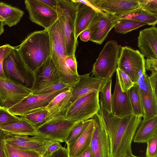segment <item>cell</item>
<instances>
[{
	"instance_id": "6da1fadb",
	"label": "cell",
	"mask_w": 157,
	"mask_h": 157,
	"mask_svg": "<svg viewBox=\"0 0 157 157\" xmlns=\"http://www.w3.org/2000/svg\"><path fill=\"white\" fill-rule=\"evenodd\" d=\"M97 114L100 117L109 138L110 157H123L133 155L131 144L142 117L133 114L120 117L104 109L100 105Z\"/></svg>"
},
{
	"instance_id": "7a4b0ae2",
	"label": "cell",
	"mask_w": 157,
	"mask_h": 157,
	"mask_svg": "<svg viewBox=\"0 0 157 157\" xmlns=\"http://www.w3.org/2000/svg\"><path fill=\"white\" fill-rule=\"evenodd\" d=\"M21 57L34 74L50 56L51 46L47 30L35 31L29 34L16 46Z\"/></svg>"
},
{
	"instance_id": "3957f363",
	"label": "cell",
	"mask_w": 157,
	"mask_h": 157,
	"mask_svg": "<svg viewBox=\"0 0 157 157\" xmlns=\"http://www.w3.org/2000/svg\"><path fill=\"white\" fill-rule=\"evenodd\" d=\"M47 30L50 37V56L57 70L60 81L73 87L78 81L79 75L71 72L66 65L65 58L67 54L65 41L58 20Z\"/></svg>"
},
{
	"instance_id": "277c9868",
	"label": "cell",
	"mask_w": 157,
	"mask_h": 157,
	"mask_svg": "<svg viewBox=\"0 0 157 157\" xmlns=\"http://www.w3.org/2000/svg\"><path fill=\"white\" fill-rule=\"evenodd\" d=\"M77 5L73 0H57L56 11L65 41L67 56L75 54L78 44L75 33Z\"/></svg>"
},
{
	"instance_id": "5b68a950",
	"label": "cell",
	"mask_w": 157,
	"mask_h": 157,
	"mask_svg": "<svg viewBox=\"0 0 157 157\" xmlns=\"http://www.w3.org/2000/svg\"><path fill=\"white\" fill-rule=\"evenodd\" d=\"M121 46L115 40L107 41L93 66L91 76L105 81L116 71Z\"/></svg>"
},
{
	"instance_id": "8992f818",
	"label": "cell",
	"mask_w": 157,
	"mask_h": 157,
	"mask_svg": "<svg viewBox=\"0 0 157 157\" xmlns=\"http://www.w3.org/2000/svg\"><path fill=\"white\" fill-rule=\"evenodd\" d=\"M99 93L98 91H94L75 100L68 107L64 117L77 122L91 118L99 110Z\"/></svg>"
},
{
	"instance_id": "52a82bcc",
	"label": "cell",
	"mask_w": 157,
	"mask_h": 157,
	"mask_svg": "<svg viewBox=\"0 0 157 157\" xmlns=\"http://www.w3.org/2000/svg\"><path fill=\"white\" fill-rule=\"evenodd\" d=\"M66 119L64 115L49 119L36 129V138L48 140L65 142L70 131L79 122Z\"/></svg>"
},
{
	"instance_id": "ba28073f",
	"label": "cell",
	"mask_w": 157,
	"mask_h": 157,
	"mask_svg": "<svg viewBox=\"0 0 157 157\" xmlns=\"http://www.w3.org/2000/svg\"><path fill=\"white\" fill-rule=\"evenodd\" d=\"M3 67L4 73L7 78L15 80L21 84H25L26 86L31 84L32 86L34 80V74L23 61L16 46H14L5 58Z\"/></svg>"
},
{
	"instance_id": "9c48e42d",
	"label": "cell",
	"mask_w": 157,
	"mask_h": 157,
	"mask_svg": "<svg viewBox=\"0 0 157 157\" xmlns=\"http://www.w3.org/2000/svg\"><path fill=\"white\" fill-rule=\"evenodd\" d=\"M145 59L140 52L128 46L121 47L117 67L125 72L135 84L139 73L146 70Z\"/></svg>"
},
{
	"instance_id": "30bf717a",
	"label": "cell",
	"mask_w": 157,
	"mask_h": 157,
	"mask_svg": "<svg viewBox=\"0 0 157 157\" xmlns=\"http://www.w3.org/2000/svg\"><path fill=\"white\" fill-rule=\"evenodd\" d=\"M32 93L30 88L7 77H0L1 106L7 109L19 103Z\"/></svg>"
},
{
	"instance_id": "8fae6325",
	"label": "cell",
	"mask_w": 157,
	"mask_h": 157,
	"mask_svg": "<svg viewBox=\"0 0 157 157\" xmlns=\"http://www.w3.org/2000/svg\"><path fill=\"white\" fill-rule=\"evenodd\" d=\"M123 16L102 11L98 12L87 29L90 33V40L98 44H102L109 32Z\"/></svg>"
},
{
	"instance_id": "7c38bea8",
	"label": "cell",
	"mask_w": 157,
	"mask_h": 157,
	"mask_svg": "<svg viewBox=\"0 0 157 157\" xmlns=\"http://www.w3.org/2000/svg\"><path fill=\"white\" fill-rule=\"evenodd\" d=\"M25 9L30 20L47 30L58 20L56 11L39 0H25Z\"/></svg>"
},
{
	"instance_id": "4fadbf2b",
	"label": "cell",
	"mask_w": 157,
	"mask_h": 157,
	"mask_svg": "<svg viewBox=\"0 0 157 157\" xmlns=\"http://www.w3.org/2000/svg\"><path fill=\"white\" fill-rule=\"evenodd\" d=\"M67 88L44 94H35L32 93L8 110L16 116H21L28 114L37 109L46 107L56 96Z\"/></svg>"
},
{
	"instance_id": "5bb4252c",
	"label": "cell",
	"mask_w": 157,
	"mask_h": 157,
	"mask_svg": "<svg viewBox=\"0 0 157 157\" xmlns=\"http://www.w3.org/2000/svg\"><path fill=\"white\" fill-rule=\"evenodd\" d=\"M91 119L94 127L90 147L93 157H110L109 138L100 117L97 113Z\"/></svg>"
},
{
	"instance_id": "9a60e30c",
	"label": "cell",
	"mask_w": 157,
	"mask_h": 157,
	"mask_svg": "<svg viewBox=\"0 0 157 157\" xmlns=\"http://www.w3.org/2000/svg\"><path fill=\"white\" fill-rule=\"evenodd\" d=\"M6 143L10 146L23 150L37 152L43 156L49 146L56 141L39 139L25 135H7Z\"/></svg>"
},
{
	"instance_id": "2e32d148",
	"label": "cell",
	"mask_w": 157,
	"mask_h": 157,
	"mask_svg": "<svg viewBox=\"0 0 157 157\" xmlns=\"http://www.w3.org/2000/svg\"><path fill=\"white\" fill-rule=\"evenodd\" d=\"M88 1L93 6L104 12L123 16L139 8V0Z\"/></svg>"
},
{
	"instance_id": "e0dca14e",
	"label": "cell",
	"mask_w": 157,
	"mask_h": 157,
	"mask_svg": "<svg viewBox=\"0 0 157 157\" xmlns=\"http://www.w3.org/2000/svg\"><path fill=\"white\" fill-rule=\"evenodd\" d=\"M61 81L57 70L50 56L34 73L32 92L53 83Z\"/></svg>"
},
{
	"instance_id": "ac0fdd59",
	"label": "cell",
	"mask_w": 157,
	"mask_h": 157,
	"mask_svg": "<svg viewBox=\"0 0 157 157\" xmlns=\"http://www.w3.org/2000/svg\"><path fill=\"white\" fill-rule=\"evenodd\" d=\"M90 73L79 75L78 81L72 87L70 105L79 98L94 91L99 92L106 81L103 79L90 76Z\"/></svg>"
},
{
	"instance_id": "d6986e66",
	"label": "cell",
	"mask_w": 157,
	"mask_h": 157,
	"mask_svg": "<svg viewBox=\"0 0 157 157\" xmlns=\"http://www.w3.org/2000/svg\"><path fill=\"white\" fill-rule=\"evenodd\" d=\"M76 7L75 20V37L77 38L80 34L87 29L91 22L98 12L101 11L93 6L88 0H80Z\"/></svg>"
},
{
	"instance_id": "ffe728a7",
	"label": "cell",
	"mask_w": 157,
	"mask_h": 157,
	"mask_svg": "<svg viewBox=\"0 0 157 157\" xmlns=\"http://www.w3.org/2000/svg\"><path fill=\"white\" fill-rule=\"evenodd\" d=\"M138 46L144 57L157 59V28L155 26H152L140 32Z\"/></svg>"
},
{
	"instance_id": "44dd1931",
	"label": "cell",
	"mask_w": 157,
	"mask_h": 157,
	"mask_svg": "<svg viewBox=\"0 0 157 157\" xmlns=\"http://www.w3.org/2000/svg\"><path fill=\"white\" fill-rule=\"evenodd\" d=\"M111 104L112 113L117 117H122L132 114L128 93L122 91L117 74L114 90L112 95Z\"/></svg>"
},
{
	"instance_id": "7402d4cb",
	"label": "cell",
	"mask_w": 157,
	"mask_h": 157,
	"mask_svg": "<svg viewBox=\"0 0 157 157\" xmlns=\"http://www.w3.org/2000/svg\"><path fill=\"white\" fill-rule=\"evenodd\" d=\"M91 120L83 132L73 142L67 144L69 157H78L90 147L94 130L93 120Z\"/></svg>"
},
{
	"instance_id": "603a6c76",
	"label": "cell",
	"mask_w": 157,
	"mask_h": 157,
	"mask_svg": "<svg viewBox=\"0 0 157 157\" xmlns=\"http://www.w3.org/2000/svg\"><path fill=\"white\" fill-rule=\"evenodd\" d=\"M72 87H69L56 96L46 108L50 115L49 119L54 117L64 115L70 105L72 96Z\"/></svg>"
},
{
	"instance_id": "cb8c5ba5",
	"label": "cell",
	"mask_w": 157,
	"mask_h": 157,
	"mask_svg": "<svg viewBox=\"0 0 157 157\" xmlns=\"http://www.w3.org/2000/svg\"><path fill=\"white\" fill-rule=\"evenodd\" d=\"M157 134V116L141 121L133 139L134 142L146 143Z\"/></svg>"
},
{
	"instance_id": "d4e9b609",
	"label": "cell",
	"mask_w": 157,
	"mask_h": 157,
	"mask_svg": "<svg viewBox=\"0 0 157 157\" xmlns=\"http://www.w3.org/2000/svg\"><path fill=\"white\" fill-rule=\"evenodd\" d=\"M19 121L6 125L0 126V129L7 135L33 136L36 127L26 120L21 117Z\"/></svg>"
},
{
	"instance_id": "484cf974",
	"label": "cell",
	"mask_w": 157,
	"mask_h": 157,
	"mask_svg": "<svg viewBox=\"0 0 157 157\" xmlns=\"http://www.w3.org/2000/svg\"><path fill=\"white\" fill-rule=\"evenodd\" d=\"M24 14V12L17 7L0 2V16L4 20V25L11 27L16 25L20 22Z\"/></svg>"
},
{
	"instance_id": "4316f807",
	"label": "cell",
	"mask_w": 157,
	"mask_h": 157,
	"mask_svg": "<svg viewBox=\"0 0 157 157\" xmlns=\"http://www.w3.org/2000/svg\"><path fill=\"white\" fill-rule=\"evenodd\" d=\"M134 115L143 117L144 112L140 91L138 85L135 84L127 92Z\"/></svg>"
},
{
	"instance_id": "83f0119b",
	"label": "cell",
	"mask_w": 157,
	"mask_h": 157,
	"mask_svg": "<svg viewBox=\"0 0 157 157\" xmlns=\"http://www.w3.org/2000/svg\"><path fill=\"white\" fill-rule=\"evenodd\" d=\"M121 18L132 19L155 26L157 23V15L155 14L139 8Z\"/></svg>"
},
{
	"instance_id": "f1b7e54d",
	"label": "cell",
	"mask_w": 157,
	"mask_h": 157,
	"mask_svg": "<svg viewBox=\"0 0 157 157\" xmlns=\"http://www.w3.org/2000/svg\"><path fill=\"white\" fill-rule=\"evenodd\" d=\"M49 115V111L45 107L37 109L20 117L28 121L36 129L48 120Z\"/></svg>"
},
{
	"instance_id": "f546056e",
	"label": "cell",
	"mask_w": 157,
	"mask_h": 157,
	"mask_svg": "<svg viewBox=\"0 0 157 157\" xmlns=\"http://www.w3.org/2000/svg\"><path fill=\"white\" fill-rule=\"evenodd\" d=\"M140 93L144 112L143 119H147L157 116V101L153 96Z\"/></svg>"
},
{
	"instance_id": "4dcf8cb0",
	"label": "cell",
	"mask_w": 157,
	"mask_h": 157,
	"mask_svg": "<svg viewBox=\"0 0 157 157\" xmlns=\"http://www.w3.org/2000/svg\"><path fill=\"white\" fill-rule=\"evenodd\" d=\"M147 25L146 23L132 19L121 18L114 28L116 32L125 34Z\"/></svg>"
},
{
	"instance_id": "1f68e13d",
	"label": "cell",
	"mask_w": 157,
	"mask_h": 157,
	"mask_svg": "<svg viewBox=\"0 0 157 157\" xmlns=\"http://www.w3.org/2000/svg\"><path fill=\"white\" fill-rule=\"evenodd\" d=\"M112 78L107 80L100 92L99 104L105 110L112 113L111 86Z\"/></svg>"
},
{
	"instance_id": "d6a6232c",
	"label": "cell",
	"mask_w": 157,
	"mask_h": 157,
	"mask_svg": "<svg viewBox=\"0 0 157 157\" xmlns=\"http://www.w3.org/2000/svg\"><path fill=\"white\" fill-rule=\"evenodd\" d=\"M4 149L6 157H42L38 153L19 149L8 144L4 141Z\"/></svg>"
},
{
	"instance_id": "836d02e7",
	"label": "cell",
	"mask_w": 157,
	"mask_h": 157,
	"mask_svg": "<svg viewBox=\"0 0 157 157\" xmlns=\"http://www.w3.org/2000/svg\"><path fill=\"white\" fill-rule=\"evenodd\" d=\"M91 119L79 122L70 131L65 140L67 144L77 139L89 125Z\"/></svg>"
},
{
	"instance_id": "e575fe53",
	"label": "cell",
	"mask_w": 157,
	"mask_h": 157,
	"mask_svg": "<svg viewBox=\"0 0 157 157\" xmlns=\"http://www.w3.org/2000/svg\"><path fill=\"white\" fill-rule=\"evenodd\" d=\"M70 87L71 86L60 81L49 85L37 91L32 93L35 94H44L51 93Z\"/></svg>"
},
{
	"instance_id": "d590c367",
	"label": "cell",
	"mask_w": 157,
	"mask_h": 157,
	"mask_svg": "<svg viewBox=\"0 0 157 157\" xmlns=\"http://www.w3.org/2000/svg\"><path fill=\"white\" fill-rule=\"evenodd\" d=\"M116 72L122 91L124 92H127L135 83L126 74L118 67L116 69Z\"/></svg>"
},
{
	"instance_id": "8d00e7d4",
	"label": "cell",
	"mask_w": 157,
	"mask_h": 157,
	"mask_svg": "<svg viewBox=\"0 0 157 157\" xmlns=\"http://www.w3.org/2000/svg\"><path fill=\"white\" fill-rule=\"evenodd\" d=\"M21 118L11 113L8 109L0 106V126L10 124L19 121Z\"/></svg>"
},
{
	"instance_id": "74e56055",
	"label": "cell",
	"mask_w": 157,
	"mask_h": 157,
	"mask_svg": "<svg viewBox=\"0 0 157 157\" xmlns=\"http://www.w3.org/2000/svg\"><path fill=\"white\" fill-rule=\"evenodd\" d=\"M148 76L146 74V70L141 71L139 73V78L136 84L138 85L141 93L153 95L150 86Z\"/></svg>"
},
{
	"instance_id": "f35d334b",
	"label": "cell",
	"mask_w": 157,
	"mask_h": 157,
	"mask_svg": "<svg viewBox=\"0 0 157 157\" xmlns=\"http://www.w3.org/2000/svg\"><path fill=\"white\" fill-rule=\"evenodd\" d=\"M13 47L14 46L9 44H6L0 46V77H6L3 71V64L5 58Z\"/></svg>"
},
{
	"instance_id": "ab89813d",
	"label": "cell",
	"mask_w": 157,
	"mask_h": 157,
	"mask_svg": "<svg viewBox=\"0 0 157 157\" xmlns=\"http://www.w3.org/2000/svg\"><path fill=\"white\" fill-rule=\"evenodd\" d=\"M139 4L141 8L157 15V0H139Z\"/></svg>"
},
{
	"instance_id": "60d3db41",
	"label": "cell",
	"mask_w": 157,
	"mask_h": 157,
	"mask_svg": "<svg viewBox=\"0 0 157 157\" xmlns=\"http://www.w3.org/2000/svg\"><path fill=\"white\" fill-rule=\"evenodd\" d=\"M146 143L147 146L146 157H157V134L154 136Z\"/></svg>"
},
{
	"instance_id": "b9f144b4",
	"label": "cell",
	"mask_w": 157,
	"mask_h": 157,
	"mask_svg": "<svg viewBox=\"0 0 157 157\" xmlns=\"http://www.w3.org/2000/svg\"><path fill=\"white\" fill-rule=\"evenodd\" d=\"M65 62L67 68L70 71L76 75H78L75 54L67 56L65 58Z\"/></svg>"
},
{
	"instance_id": "7bdbcfd3",
	"label": "cell",
	"mask_w": 157,
	"mask_h": 157,
	"mask_svg": "<svg viewBox=\"0 0 157 157\" xmlns=\"http://www.w3.org/2000/svg\"><path fill=\"white\" fill-rule=\"evenodd\" d=\"M148 78L153 95L155 100L157 101V72H151V75L148 76Z\"/></svg>"
},
{
	"instance_id": "ee69618b",
	"label": "cell",
	"mask_w": 157,
	"mask_h": 157,
	"mask_svg": "<svg viewBox=\"0 0 157 157\" xmlns=\"http://www.w3.org/2000/svg\"><path fill=\"white\" fill-rule=\"evenodd\" d=\"M145 67L146 70L157 72V59L147 58L145 59Z\"/></svg>"
},
{
	"instance_id": "f6af8a7d",
	"label": "cell",
	"mask_w": 157,
	"mask_h": 157,
	"mask_svg": "<svg viewBox=\"0 0 157 157\" xmlns=\"http://www.w3.org/2000/svg\"><path fill=\"white\" fill-rule=\"evenodd\" d=\"M62 147V146L60 142L55 141L49 146L46 150L44 155H52L53 153L58 151Z\"/></svg>"
},
{
	"instance_id": "bcb514c9",
	"label": "cell",
	"mask_w": 157,
	"mask_h": 157,
	"mask_svg": "<svg viewBox=\"0 0 157 157\" xmlns=\"http://www.w3.org/2000/svg\"><path fill=\"white\" fill-rule=\"evenodd\" d=\"M6 134L0 129V157H6L4 149V139Z\"/></svg>"
},
{
	"instance_id": "7dc6e473",
	"label": "cell",
	"mask_w": 157,
	"mask_h": 157,
	"mask_svg": "<svg viewBox=\"0 0 157 157\" xmlns=\"http://www.w3.org/2000/svg\"><path fill=\"white\" fill-rule=\"evenodd\" d=\"M52 157H69L66 148L62 147L52 154Z\"/></svg>"
},
{
	"instance_id": "c3c4849f",
	"label": "cell",
	"mask_w": 157,
	"mask_h": 157,
	"mask_svg": "<svg viewBox=\"0 0 157 157\" xmlns=\"http://www.w3.org/2000/svg\"><path fill=\"white\" fill-rule=\"evenodd\" d=\"M39 0L46 6L56 11L57 5V0Z\"/></svg>"
},
{
	"instance_id": "681fc988",
	"label": "cell",
	"mask_w": 157,
	"mask_h": 157,
	"mask_svg": "<svg viewBox=\"0 0 157 157\" xmlns=\"http://www.w3.org/2000/svg\"><path fill=\"white\" fill-rule=\"evenodd\" d=\"M80 40L84 42H87L90 39V33L89 29L85 30L80 33L79 36Z\"/></svg>"
},
{
	"instance_id": "f907efd6",
	"label": "cell",
	"mask_w": 157,
	"mask_h": 157,
	"mask_svg": "<svg viewBox=\"0 0 157 157\" xmlns=\"http://www.w3.org/2000/svg\"><path fill=\"white\" fill-rule=\"evenodd\" d=\"M78 157H93L90 147Z\"/></svg>"
},
{
	"instance_id": "816d5d0a",
	"label": "cell",
	"mask_w": 157,
	"mask_h": 157,
	"mask_svg": "<svg viewBox=\"0 0 157 157\" xmlns=\"http://www.w3.org/2000/svg\"><path fill=\"white\" fill-rule=\"evenodd\" d=\"M3 21H0V36H1L4 32V28Z\"/></svg>"
},
{
	"instance_id": "f5cc1de1",
	"label": "cell",
	"mask_w": 157,
	"mask_h": 157,
	"mask_svg": "<svg viewBox=\"0 0 157 157\" xmlns=\"http://www.w3.org/2000/svg\"><path fill=\"white\" fill-rule=\"evenodd\" d=\"M42 157H52V155L44 154Z\"/></svg>"
},
{
	"instance_id": "db71d44e",
	"label": "cell",
	"mask_w": 157,
	"mask_h": 157,
	"mask_svg": "<svg viewBox=\"0 0 157 157\" xmlns=\"http://www.w3.org/2000/svg\"><path fill=\"white\" fill-rule=\"evenodd\" d=\"M123 157H139V156H135L133 155H131L128 156H124Z\"/></svg>"
},
{
	"instance_id": "11a10c76",
	"label": "cell",
	"mask_w": 157,
	"mask_h": 157,
	"mask_svg": "<svg viewBox=\"0 0 157 157\" xmlns=\"http://www.w3.org/2000/svg\"><path fill=\"white\" fill-rule=\"evenodd\" d=\"M0 21H4V20L0 16Z\"/></svg>"
},
{
	"instance_id": "9f6ffc18",
	"label": "cell",
	"mask_w": 157,
	"mask_h": 157,
	"mask_svg": "<svg viewBox=\"0 0 157 157\" xmlns=\"http://www.w3.org/2000/svg\"><path fill=\"white\" fill-rule=\"evenodd\" d=\"M0 106H1V105H0Z\"/></svg>"
}]
</instances>
